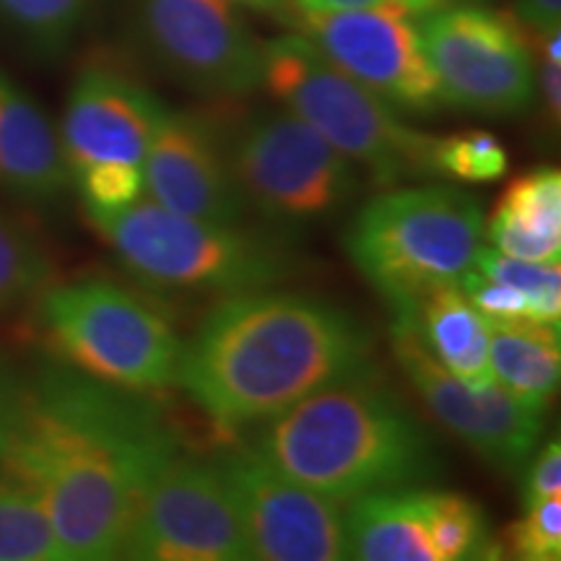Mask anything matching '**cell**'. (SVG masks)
<instances>
[{
  "label": "cell",
  "mask_w": 561,
  "mask_h": 561,
  "mask_svg": "<svg viewBox=\"0 0 561 561\" xmlns=\"http://www.w3.org/2000/svg\"><path fill=\"white\" fill-rule=\"evenodd\" d=\"M458 286L471 299V305L479 310L489 322L494 320H528L530 318V305L528 297L523 291H517L515 286L502 284V280L483 276L481 271L471 268L462 273Z\"/></svg>",
  "instance_id": "obj_30"
},
{
  "label": "cell",
  "mask_w": 561,
  "mask_h": 561,
  "mask_svg": "<svg viewBox=\"0 0 561 561\" xmlns=\"http://www.w3.org/2000/svg\"><path fill=\"white\" fill-rule=\"evenodd\" d=\"M91 0H0V30L37 58H58L89 16Z\"/></svg>",
  "instance_id": "obj_24"
},
{
  "label": "cell",
  "mask_w": 561,
  "mask_h": 561,
  "mask_svg": "<svg viewBox=\"0 0 561 561\" xmlns=\"http://www.w3.org/2000/svg\"><path fill=\"white\" fill-rule=\"evenodd\" d=\"M216 466L240 512L250 559H348L346 515L339 510V502L286 479L252 447L219 455Z\"/></svg>",
  "instance_id": "obj_14"
},
{
  "label": "cell",
  "mask_w": 561,
  "mask_h": 561,
  "mask_svg": "<svg viewBox=\"0 0 561 561\" xmlns=\"http://www.w3.org/2000/svg\"><path fill=\"white\" fill-rule=\"evenodd\" d=\"M144 191L153 203L191 219L240 224L248 214L224 136L193 112L167 110L161 117L144 157Z\"/></svg>",
  "instance_id": "obj_16"
},
{
  "label": "cell",
  "mask_w": 561,
  "mask_h": 561,
  "mask_svg": "<svg viewBox=\"0 0 561 561\" xmlns=\"http://www.w3.org/2000/svg\"><path fill=\"white\" fill-rule=\"evenodd\" d=\"M229 3H244V5H252V9H263V11H271L273 5L278 3V0H229Z\"/></svg>",
  "instance_id": "obj_35"
},
{
  "label": "cell",
  "mask_w": 561,
  "mask_h": 561,
  "mask_svg": "<svg viewBox=\"0 0 561 561\" xmlns=\"http://www.w3.org/2000/svg\"><path fill=\"white\" fill-rule=\"evenodd\" d=\"M549 496H561V445L559 439H551L549 445L541 447L525 473L523 486V504H533L549 500Z\"/></svg>",
  "instance_id": "obj_31"
},
{
  "label": "cell",
  "mask_w": 561,
  "mask_h": 561,
  "mask_svg": "<svg viewBox=\"0 0 561 561\" xmlns=\"http://www.w3.org/2000/svg\"><path fill=\"white\" fill-rule=\"evenodd\" d=\"M244 208L280 231L339 216L362 191V170L289 110H263L224 136Z\"/></svg>",
  "instance_id": "obj_8"
},
{
  "label": "cell",
  "mask_w": 561,
  "mask_h": 561,
  "mask_svg": "<svg viewBox=\"0 0 561 561\" xmlns=\"http://www.w3.org/2000/svg\"><path fill=\"white\" fill-rule=\"evenodd\" d=\"M371 335L339 305L291 291L224 297L185 346L178 385L219 430L257 426L369 371Z\"/></svg>",
  "instance_id": "obj_2"
},
{
  "label": "cell",
  "mask_w": 561,
  "mask_h": 561,
  "mask_svg": "<svg viewBox=\"0 0 561 561\" xmlns=\"http://www.w3.org/2000/svg\"><path fill=\"white\" fill-rule=\"evenodd\" d=\"M483 229L481 201L460 187H388L356 210L343 244L392 312H405L473 268Z\"/></svg>",
  "instance_id": "obj_4"
},
{
  "label": "cell",
  "mask_w": 561,
  "mask_h": 561,
  "mask_svg": "<svg viewBox=\"0 0 561 561\" xmlns=\"http://www.w3.org/2000/svg\"><path fill=\"white\" fill-rule=\"evenodd\" d=\"M89 219L112 216L144 198V164L130 161H96L73 172Z\"/></svg>",
  "instance_id": "obj_28"
},
{
  "label": "cell",
  "mask_w": 561,
  "mask_h": 561,
  "mask_svg": "<svg viewBox=\"0 0 561 561\" xmlns=\"http://www.w3.org/2000/svg\"><path fill=\"white\" fill-rule=\"evenodd\" d=\"M0 561H62L45 504L5 471H0Z\"/></svg>",
  "instance_id": "obj_25"
},
{
  "label": "cell",
  "mask_w": 561,
  "mask_h": 561,
  "mask_svg": "<svg viewBox=\"0 0 561 561\" xmlns=\"http://www.w3.org/2000/svg\"><path fill=\"white\" fill-rule=\"evenodd\" d=\"M434 172L458 182H496L510 170L502 140L486 130H466L434 138Z\"/></svg>",
  "instance_id": "obj_27"
},
{
  "label": "cell",
  "mask_w": 561,
  "mask_h": 561,
  "mask_svg": "<svg viewBox=\"0 0 561 561\" xmlns=\"http://www.w3.org/2000/svg\"><path fill=\"white\" fill-rule=\"evenodd\" d=\"M125 559H250L240 512L216 460L208 462L182 447L161 462L146 486Z\"/></svg>",
  "instance_id": "obj_12"
},
{
  "label": "cell",
  "mask_w": 561,
  "mask_h": 561,
  "mask_svg": "<svg viewBox=\"0 0 561 561\" xmlns=\"http://www.w3.org/2000/svg\"><path fill=\"white\" fill-rule=\"evenodd\" d=\"M473 268L483 276L515 286L528 297L533 322L559 325L561 320V263H533L520 257L504 255L494 248H483L476 252Z\"/></svg>",
  "instance_id": "obj_26"
},
{
  "label": "cell",
  "mask_w": 561,
  "mask_h": 561,
  "mask_svg": "<svg viewBox=\"0 0 561 561\" xmlns=\"http://www.w3.org/2000/svg\"><path fill=\"white\" fill-rule=\"evenodd\" d=\"M447 3H458V0H447Z\"/></svg>",
  "instance_id": "obj_36"
},
{
  "label": "cell",
  "mask_w": 561,
  "mask_h": 561,
  "mask_svg": "<svg viewBox=\"0 0 561 561\" xmlns=\"http://www.w3.org/2000/svg\"><path fill=\"white\" fill-rule=\"evenodd\" d=\"M424 515L437 561L500 559L502 549L489 528L481 504L458 491L421 489Z\"/></svg>",
  "instance_id": "obj_22"
},
{
  "label": "cell",
  "mask_w": 561,
  "mask_h": 561,
  "mask_svg": "<svg viewBox=\"0 0 561 561\" xmlns=\"http://www.w3.org/2000/svg\"><path fill=\"white\" fill-rule=\"evenodd\" d=\"M515 21L528 37L561 30V0H515Z\"/></svg>",
  "instance_id": "obj_32"
},
{
  "label": "cell",
  "mask_w": 561,
  "mask_h": 561,
  "mask_svg": "<svg viewBox=\"0 0 561 561\" xmlns=\"http://www.w3.org/2000/svg\"><path fill=\"white\" fill-rule=\"evenodd\" d=\"M180 434L144 392L47 367L21 385L0 471L45 504L62 561L125 559L146 486Z\"/></svg>",
  "instance_id": "obj_1"
},
{
  "label": "cell",
  "mask_w": 561,
  "mask_h": 561,
  "mask_svg": "<svg viewBox=\"0 0 561 561\" xmlns=\"http://www.w3.org/2000/svg\"><path fill=\"white\" fill-rule=\"evenodd\" d=\"M305 11H351V9H375V5H405V9L426 13L439 5H447V0H289Z\"/></svg>",
  "instance_id": "obj_33"
},
{
  "label": "cell",
  "mask_w": 561,
  "mask_h": 561,
  "mask_svg": "<svg viewBox=\"0 0 561 561\" xmlns=\"http://www.w3.org/2000/svg\"><path fill=\"white\" fill-rule=\"evenodd\" d=\"M70 180L50 117L0 68V187L19 201L53 203Z\"/></svg>",
  "instance_id": "obj_17"
},
{
  "label": "cell",
  "mask_w": 561,
  "mask_h": 561,
  "mask_svg": "<svg viewBox=\"0 0 561 561\" xmlns=\"http://www.w3.org/2000/svg\"><path fill=\"white\" fill-rule=\"evenodd\" d=\"M419 34L442 104L481 117L536 107V53L507 13L458 0L421 13Z\"/></svg>",
  "instance_id": "obj_9"
},
{
  "label": "cell",
  "mask_w": 561,
  "mask_h": 561,
  "mask_svg": "<svg viewBox=\"0 0 561 561\" xmlns=\"http://www.w3.org/2000/svg\"><path fill=\"white\" fill-rule=\"evenodd\" d=\"M55 284V261L30 224L0 214V314L24 310Z\"/></svg>",
  "instance_id": "obj_23"
},
{
  "label": "cell",
  "mask_w": 561,
  "mask_h": 561,
  "mask_svg": "<svg viewBox=\"0 0 561 561\" xmlns=\"http://www.w3.org/2000/svg\"><path fill=\"white\" fill-rule=\"evenodd\" d=\"M392 354L430 416L476 458L502 473H517L536 450L543 413L530 411L500 385L471 388L430 354L409 314L396 312Z\"/></svg>",
  "instance_id": "obj_13"
},
{
  "label": "cell",
  "mask_w": 561,
  "mask_h": 561,
  "mask_svg": "<svg viewBox=\"0 0 561 561\" xmlns=\"http://www.w3.org/2000/svg\"><path fill=\"white\" fill-rule=\"evenodd\" d=\"M271 11L396 112L424 117L442 107L437 79L421 45V13L405 5L305 11L289 0H278Z\"/></svg>",
  "instance_id": "obj_10"
},
{
  "label": "cell",
  "mask_w": 561,
  "mask_h": 561,
  "mask_svg": "<svg viewBox=\"0 0 561 561\" xmlns=\"http://www.w3.org/2000/svg\"><path fill=\"white\" fill-rule=\"evenodd\" d=\"M510 546L517 559H561V496L525 504L523 517L510 528Z\"/></svg>",
  "instance_id": "obj_29"
},
{
  "label": "cell",
  "mask_w": 561,
  "mask_h": 561,
  "mask_svg": "<svg viewBox=\"0 0 561 561\" xmlns=\"http://www.w3.org/2000/svg\"><path fill=\"white\" fill-rule=\"evenodd\" d=\"M167 107L149 87L107 60H87L70 83L60 144L70 178L96 161L144 164Z\"/></svg>",
  "instance_id": "obj_15"
},
{
  "label": "cell",
  "mask_w": 561,
  "mask_h": 561,
  "mask_svg": "<svg viewBox=\"0 0 561 561\" xmlns=\"http://www.w3.org/2000/svg\"><path fill=\"white\" fill-rule=\"evenodd\" d=\"M133 280L164 294H219L273 289L297 271V257L278 240L174 214L138 198L112 216L91 219Z\"/></svg>",
  "instance_id": "obj_5"
},
{
  "label": "cell",
  "mask_w": 561,
  "mask_h": 561,
  "mask_svg": "<svg viewBox=\"0 0 561 561\" xmlns=\"http://www.w3.org/2000/svg\"><path fill=\"white\" fill-rule=\"evenodd\" d=\"M19 390H21V385L13 380L11 369L0 362V437H3L11 413H13V409H16Z\"/></svg>",
  "instance_id": "obj_34"
},
{
  "label": "cell",
  "mask_w": 561,
  "mask_h": 561,
  "mask_svg": "<svg viewBox=\"0 0 561 561\" xmlns=\"http://www.w3.org/2000/svg\"><path fill=\"white\" fill-rule=\"evenodd\" d=\"M263 87L299 121L354 161L377 187L437 178L434 138L405 125L398 112L343 73L301 34L263 42Z\"/></svg>",
  "instance_id": "obj_6"
},
{
  "label": "cell",
  "mask_w": 561,
  "mask_h": 561,
  "mask_svg": "<svg viewBox=\"0 0 561 561\" xmlns=\"http://www.w3.org/2000/svg\"><path fill=\"white\" fill-rule=\"evenodd\" d=\"M252 450L333 502L413 489L439 473L432 437L371 369L310 392L257 424Z\"/></svg>",
  "instance_id": "obj_3"
},
{
  "label": "cell",
  "mask_w": 561,
  "mask_h": 561,
  "mask_svg": "<svg viewBox=\"0 0 561 561\" xmlns=\"http://www.w3.org/2000/svg\"><path fill=\"white\" fill-rule=\"evenodd\" d=\"M138 39L161 73L214 100L263 87V42L229 0H138Z\"/></svg>",
  "instance_id": "obj_11"
},
{
  "label": "cell",
  "mask_w": 561,
  "mask_h": 561,
  "mask_svg": "<svg viewBox=\"0 0 561 561\" xmlns=\"http://www.w3.org/2000/svg\"><path fill=\"white\" fill-rule=\"evenodd\" d=\"M494 250L533 263L561 257V174L538 167L512 180L483 229Z\"/></svg>",
  "instance_id": "obj_18"
},
{
  "label": "cell",
  "mask_w": 561,
  "mask_h": 561,
  "mask_svg": "<svg viewBox=\"0 0 561 561\" xmlns=\"http://www.w3.org/2000/svg\"><path fill=\"white\" fill-rule=\"evenodd\" d=\"M403 314L413 320L434 359L460 382L471 388L494 385L489 364V322L458 284L439 286Z\"/></svg>",
  "instance_id": "obj_20"
},
{
  "label": "cell",
  "mask_w": 561,
  "mask_h": 561,
  "mask_svg": "<svg viewBox=\"0 0 561 561\" xmlns=\"http://www.w3.org/2000/svg\"><path fill=\"white\" fill-rule=\"evenodd\" d=\"M346 543L348 559L437 561L419 486L375 491L351 500Z\"/></svg>",
  "instance_id": "obj_19"
},
{
  "label": "cell",
  "mask_w": 561,
  "mask_h": 561,
  "mask_svg": "<svg viewBox=\"0 0 561 561\" xmlns=\"http://www.w3.org/2000/svg\"><path fill=\"white\" fill-rule=\"evenodd\" d=\"M39 325L70 369L102 385L146 396L180 380L185 343L172 322L115 280L53 284L39 297Z\"/></svg>",
  "instance_id": "obj_7"
},
{
  "label": "cell",
  "mask_w": 561,
  "mask_h": 561,
  "mask_svg": "<svg viewBox=\"0 0 561 561\" xmlns=\"http://www.w3.org/2000/svg\"><path fill=\"white\" fill-rule=\"evenodd\" d=\"M489 364L494 385L530 411L543 413L559 388V325L533 320L489 322Z\"/></svg>",
  "instance_id": "obj_21"
}]
</instances>
